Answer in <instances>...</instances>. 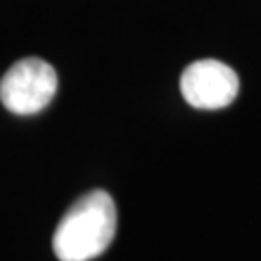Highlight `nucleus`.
Wrapping results in <instances>:
<instances>
[{
  "label": "nucleus",
  "instance_id": "3",
  "mask_svg": "<svg viewBox=\"0 0 261 261\" xmlns=\"http://www.w3.org/2000/svg\"><path fill=\"white\" fill-rule=\"evenodd\" d=\"M240 80L230 66L215 58L196 60L180 75V91L188 105L201 111H217L232 103Z\"/></svg>",
  "mask_w": 261,
  "mask_h": 261
},
{
  "label": "nucleus",
  "instance_id": "1",
  "mask_svg": "<svg viewBox=\"0 0 261 261\" xmlns=\"http://www.w3.org/2000/svg\"><path fill=\"white\" fill-rule=\"evenodd\" d=\"M116 234V207L105 190L82 196L56 224L53 250L60 261H91Z\"/></svg>",
  "mask_w": 261,
  "mask_h": 261
},
{
  "label": "nucleus",
  "instance_id": "2",
  "mask_svg": "<svg viewBox=\"0 0 261 261\" xmlns=\"http://www.w3.org/2000/svg\"><path fill=\"white\" fill-rule=\"evenodd\" d=\"M58 89V75L53 66L29 56L21 58L0 80V101L14 114L29 116L47 107Z\"/></svg>",
  "mask_w": 261,
  "mask_h": 261
}]
</instances>
